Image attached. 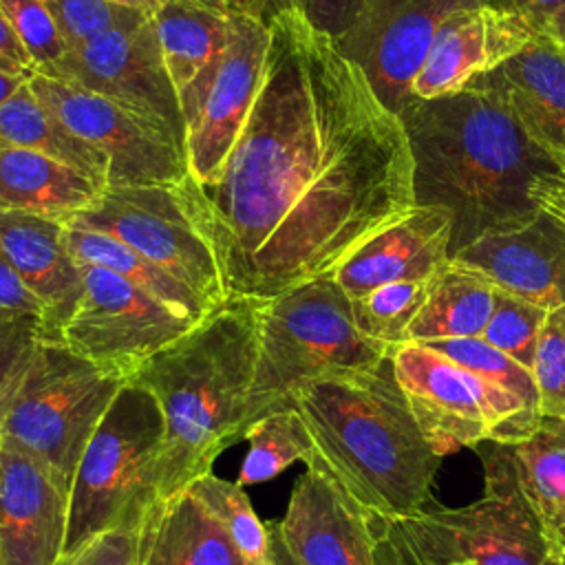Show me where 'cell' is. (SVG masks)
<instances>
[{"instance_id":"cell-1","label":"cell","mask_w":565,"mask_h":565,"mask_svg":"<svg viewBox=\"0 0 565 565\" xmlns=\"http://www.w3.org/2000/svg\"><path fill=\"white\" fill-rule=\"evenodd\" d=\"M263 84L214 181L179 183L227 300L333 276L415 207L404 124L364 71L296 11L271 15Z\"/></svg>"},{"instance_id":"cell-2","label":"cell","mask_w":565,"mask_h":565,"mask_svg":"<svg viewBox=\"0 0 565 565\" xmlns=\"http://www.w3.org/2000/svg\"><path fill=\"white\" fill-rule=\"evenodd\" d=\"M399 119L413 157L415 205L450 214V256L534 212L530 185L558 172L481 79L441 99H415Z\"/></svg>"},{"instance_id":"cell-3","label":"cell","mask_w":565,"mask_h":565,"mask_svg":"<svg viewBox=\"0 0 565 565\" xmlns=\"http://www.w3.org/2000/svg\"><path fill=\"white\" fill-rule=\"evenodd\" d=\"M294 406L313 441L309 461L320 463L364 512L393 523L433 499L430 483L444 457L422 433L391 355L373 369L302 386Z\"/></svg>"},{"instance_id":"cell-4","label":"cell","mask_w":565,"mask_h":565,"mask_svg":"<svg viewBox=\"0 0 565 565\" xmlns=\"http://www.w3.org/2000/svg\"><path fill=\"white\" fill-rule=\"evenodd\" d=\"M256 333L258 302L227 300L130 375L128 382L148 391L163 417L159 499L210 472L214 459L245 435Z\"/></svg>"},{"instance_id":"cell-5","label":"cell","mask_w":565,"mask_h":565,"mask_svg":"<svg viewBox=\"0 0 565 565\" xmlns=\"http://www.w3.org/2000/svg\"><path fill=\"white\" fill-rule=\"evenodd\" d=\"M391 351L358 329L351 298L333 276L309 280L258 302L247 428L271 411L294 406L302 386L373 369Z\"/></svg>"},{"instance_id":"cell-6","label":"cell","mask_w":565,"mask_h":565,"mask_svg":"<svg viewBox=\"0 0 565 565\" xmlns=\"http://www.w3.org/2000/svg\"><path fill=\"white\" fill-rule=\"evenodd\" d=\"M161 450L163 417L157 402L126 382L75 468L64 554L110 530L139 532L159 499Z\"/></svg>"},{"instance_id":"cell-7","label":"cell","mask_w":565,"mask_h":565,"mask_svg":"<svg viewBox=\"0 0 565 565\" xmlns=\"http://www.w3.org/2000/svg\"><path fill=\"white\" fill-rule=\"evenodd\" d=\"M126 382L40 338L0 406V444L35 457L71 490L90 435Z\"/></svg>"},{"instance_id":"cell-8","label":"cell","mask_w":565,"mask_h":565,"mask_svg":"<svg viewBox=\"0 0 565 565\" xmlns=\"http://www.w3.org/2000/svg\"><path fill=\"white\" fill-rule=\"evenodd\" d=\"M483 497L461 508L430 499L419 512L388 523L411 563L446 565H541L547 536L525 501L512 463L499 444L483 452Z\"/></svg>"},{"instance_id":"cell-9","label":"cell","mask_w":565,"mask_h":565,"mask_svg":"<svg viewBox=\"0 0 565 565\" xmlns=\"http://www.w3.org/2000/svg\"><path fill=\"white\" fill-rule=\"evenodd\" d=\"M397 384L439 457L479 444H514L539 419L503 388L428 344L404 342L391 351Z\"/></svg>"},{"instance_id":"cell-10","label":"cell","mask_w":565,"mask_h":565,"mask_svg":"<svg viewBox=\"0 0 565 565\" xmlns=\"http://www.w3.org/2000/svg\"><path fill=\"white\" fill-rule=\"evenodd\" d=\"M64 223L117 238L188 285L212 309L225 302L214 249L179 185H108Z\"/></svg>"},{"instance_id":"cell-11","label":"cell","mask_w":565,"mask_h":565,"mask_svg":"<svg viewBox=\"0 0 565 565\" xmlns=\"http://www.w3.org/2000/svg\"><path fill=\"white\" fill-rule=\"evenodd\" d=\"M230 35L221 57L181 95L185 121V168L196 185L214 181L236 143L258 97L269 26L247 11H232Z\"/></svg>"},{"instance_id":"cell-12","label":"cell","mask_w":565,"mask_h":565,"mask_svg":"<svg viewBox=\"0 0 565 565\" xmlns=\"http://www.w3.org/2000/svg\"><path fill=\"white\" fill-rule=\"evenodd\" d=\"M79 267L84 289L62 331V344L126 380L196 324L106 267Z\"/></svg>"},{"instance_id":"cell-13","label":"cell","mask_w":565,"mask_h":565,"mask_svg":"<svg viewBox=\"0 0 565 565\" xmlns=\"http://www.w3.org/2000/svg\"><path fill=\"white\" fill-rule=\"evenodd\" d=\"M40 75L68 82L163 128L185 154L179 93L163 62L152 15L143 22L68 46Z\"/></svg>"},{"instance_id":"cell-14","label":"cell","mask_w":565,"mask_h":565,"mask_svg":"<svg viewBox=\"0 0 565 565\" xmlns=\"http://www.w3.org/2000/svg\"><path fill=\"white\" fill-rule=\"evenodd\" d=\"M29 86L64 126L108 159V185H179L188 177L181 146L148 119L40 73Z\"/></svg>"},{"instance_id":"cell-15","label":"cell","mask_w":565,"mask_h":565,"mask_svg":"<svg viewBox=\"0 0 565 565\" xmlns=\"http://www.w3.org/2000/svg\"><path fill=\"white\" fill-rule=\"evenodd\" d=\"M488 0H362L353 26L335 42L377 97L397 115L413 104L411 84L441 26Z\"/></svg>"},{"instance_id":"cell-16","label":"cell","mask_w":565,"mask_h":565,"mask_svg":"<svg viewBox=\"0 0 565 565\" xmlns=\"http://www.w3.org/2000/svg\"><path fill=\"white\" fill-rule=\"evenodd\" d=\"M296 479L278 534L298 565H377L388 523L364 512L316 461Z\"/></svg>"},{"instance_id":"cell-17","label":"cell","mask_w":565,"mask_h":565,"mask_svg":"<svg viewBox=\"0 0 565 565\" xmlns=\"http://www.w3.org/2000/svg\"><path fill=\"white\" fill-rule=\"evenodd\" d=\"M450 258L536 307L552 311L565 305V225L539 207L483 232Z\"/></svg>"},{"instance_id":"cell-18","label":"cell","mask_w":565,"mask_h":565,"mask_svg":"<svg viewBox=\"0 0 565 565\" xmlns=\"http://www.w3.org/2000/svg\"><path fill=\"white\" fill-rule=\"evenodd\" d=\"M68 494L42 461L0 444V565H55L64 556Z\"/></svg>"},{"instance_id":"cell-19","label":"cell","mask_w":565,"mask_h":565,"mask_svg":"<svg viewBox=\"0 0 565 565\" xmlns=\"http://www.w3.org/2000/svg\"><path fill=\"white\" fill-rule=\"evenodd\" d=\"M534 38L521 15L490 2L461 11L435 35L411 95L419 102L455 95L519 55Z\"/></svg>"},{"instance_id":"cell-20","label":"cell","mask_w":565,"mask_h":565,"mask_svg":"<svg viewBox=\"0 0 565 565\" xmlns=\"http://www.w3.org/2000/svg\"><path fill=\"white\" fill-rule=\"evenodd\" d=\"M0 247L42 305V340L62 342L82 289V267L66 245V223L53 216L0 210Z\"/></svg>"},{"instance_id":"cell-21","label":"cell","mask_w":565,"mask_h":565,"mask_svg":"<svg viewBox=\"0 0 565 565\" xmlns=\"http://www.w3.org/2000/svg\"><path fill=\"white\" fill-rule=\"evenodd\" d=\"M450 234L444 207L415 205L349 256L333 280L353 300L386 282L430 278L450 260Z\"/></svg>"},{"instance_id":"cell-22","label":"cell","mask_w":565,"mask_h":565,"mask_svg":"<svg viewBox=\"0 0 565 565\" xmlns=\"http://www.w3.org/2000/svg\"><path fill=\"white\" fill-rule=\"evenodd\" d=\"M488 84L525 137L565 174V53L534 38L490 75Z\"/></svg>"},{"instance_id":"cell-23","label":"cell","mask_w":565,"mask_h":565,"mask_svg":"<svg viewBox=\"0 0 565 565\" xmlns=\"http://www.w3.org/2000/svg\"><path fill=\"white\" fill-rule=\"evenodd\" d=\"M137 565H256L205 503L183 488L157 499L139 527Z\"/></svg>"},{"instance_id":"cell-24","label":"cell","mask_w":565,"mask_h":565,"mask_svg":"<svg viewBox=\"0 0 565 565\" xmlns=\"http://www.w3.org/2000/svg\"><path fill=\"white\" fill-rule=\"evenodd\" d=\"M102 190L57 159L0 143V210L66 221L86 210Z\"/></svg>"},{"instance_id":"cell-25","label":"cell","mask_w":565,"mask_h":565,"mask_svg":"<svg viewBox=\"0 0 565 565\" xmlns=\"http://www.w3.org/2000/svg\"><path fill=\"white\" fill-rule=\"evenodd\" d=\"M497 302L494 282L457 260H448L430 280L428 296L408 327L406 342L481 338Z\"/></svg>"},{"instance_id":"cell-26","label":"cell","mask_w":565,"mask_h":565,"mask_svg":"<svg viewBox=\"0 0 565 565\" xmlns=\"http://www.w3.org/2000/svg\"><path fill=\"white\" fill-rule=\"evenodd\" d=\"M503 450L547 541L565 543V417L541 415L523 439Z\"/></svg>"},{"instance_id":"cell-27","label":"cell","mask_w":565,"mask_h":565,"mask_svg":"<svg viewBox=\"0 0 565 565\" xmlns=\"http://www.w3.org/2000/svg\"><path fill=\"white\" fill-rule=\"evenodd\" d=\"M170 79L181 95L223 53L230 18L194 0H166L152 13Z\"/></svg>"},{"instance_id":"cell-28","label":"cell","mask_w":565,"mask_h":565,"mask_svg":"<svg viewBox=\"0 0 565 565\" xmlns=\"http://www.w3.org/2000/svg\"><path fill=\"white\" fill-rule=\"evenodd\" d=\"M0 143L57 159L99 188L108 185V159L64 126L31 90L29 82L0 106Z\"/></svg>"},{"instance_id":"cell-29","label":"cell","mask_w":565,"mask_h":565,"mask_svg":"<svg viewBox=\"0 0 565 565\" xmlns=\"http://www.w3.org/2000/svg\"><path fill=\"white\" fill-rule=\"evenodd\" d=\"M66 245L79 265L106 267L196 322L214 311L188 285L108 234L66 225Z\"/></svg>"},{"instance_id":"cell-30","label":"cell","mask_w":565,"mask_h":565,"mask_svg":"<svg viewBox=\"0 0 565 565\" xmlns=\"http://www.w3.org/2000/svg\"><path fill=\"white\" fill-rule=\"evenodd\" d=\"M247 455L238 470L241 488L265 483L296 461L307 463L313 455L309 428L296 406L271 411L258 417L243 435Z\"/></svg>"},{"instance_id":"cell-31","label":"cell","mask_w":565,"mask_h":565,"mask_svg":"<svg viewBox=\"0 0 565 565\" xmlns=\"http://www.w3.org/2000/svg\"><path fill=\"white\" fill-rule=\"evenodd\" d=\"M188 488L218 519L245 558L256 565H271L269 525L256 514L249 497L236 481L216 477L210 470L194 479Z\"/></svg>"},{"instance_id":"cell-32","label":"cell","mask_w":565,"mask_h":565,"mask_svg":"<svg viewBox=\"0 0 565 565\" xmlns=\"http://www.w3.org/2000/svg\"><path fill=\"white\" fill-rule=\"evenodd\" d=\"M430 280L433 276L422 280H395L353 298L351 309L358 329L388 349L404 344L408 327L428 296Z\"/></svg>"},{"instance_id":"cell-33","label":"cell","mask_w":565,"mask_h":565,"mask_svg":"<svg viewBox=\"0 0 565 565\" xmlns=\"http://www.w3.org/2000/svg\"><path fill=\"white\" fill-rule=\"evenodd\" d=\"M428 347L448 355L450 360L477 373L486 382L514 395L534 419H541V399L532 371L512 360L510 355H505L503 351L488 344L483 338L437 340L428 342Z\"/></svg>"},{"instance_id":"cell-34","label":"cell","mask_w":565,"mask_h":565,"mask_svg":"<svg viewBox=\"0 0 565 565\" xmlns=\"http://www.w3.org/2000/svg\"><path fill=\"white\" fill-rule=\"evenodd\" d=\"M547 313L550 311L543 307L497 289L494 311L481 338L532 371L539 335Z\"/></svg>"},{"instance_id":"cell-35","label":"cell","mask_w":565,"mask_h":565,"mask_svg":"<svg viewBox=\"0 0 565 565\" xmlns=\"http://www.w3.org/2000/svg\"><path fill=\"white\" fill-rule=\"evenodd\" d=\"M64 42L68 46L84 44L108 31L135 26L150 18L143 11L115 4L110 0H44Z\"/></svg>"},{"instance_id":"cell-36","label":"cell","mask_w":565,"mask_h":565,"mask_svg":"<svg viewBox=\"0 0 565 565\" xmlns=\"http://www.w3.org/2000/svg\"><path fill=\"white\" fill-rule=\"evenodd\" d=\"M532 375L539 388L541 415L565 417V305L552 309L545 318Z\"/></svg>"},{"instance_id":"cell-37","label":"cell","mask_w":565,"mask_h":565,"mask_svg":"<svg viewBox=\"0 0 565 565\" xmlns=\"http://www.w3.org/2000/svg\"><path fill=\"white\" fill-rule=\"evenodd\" d=\"M0 9L31 55L35 73L53 66L66 51V42L44 0H0Z\"/></svg>"},{"instance_id":"cell-38","label":"cell","mask_w":565,"mask_h":565,"mask_svg":"<svg viewBox=\"0 0 565 565\" xmlns=\"http://www.w3.org/2000/svg\"><path fill=\"white\" fill-rule=\"evenodd\" d=\"M362 0H260L258 18L267 22L280 11H296L311 29L338 42L355 22Z\"/></svg>"},{"instance_id":"cell-39","label":"cell","mask_w":565,"mask_h":565,"mask_svg":"<svg viewBox=\"0 0 565 565\" xmlns=\"http://www.w3.org/2000/svg\"><path fill=\"white\" fill-rule=\"evenodd\" d=\"M40 338V318H20L0 324V406Z\"/></svg>"},{"instance_id":"cell-40","label":"cell","mask_w":565,"mask_h":565,"mask_svg":"<svg viewBox=\"0 0 565 565\" xmlns=\"http://www.w3.org/2000/svg\"><path fill=\"white\" fill-rule=\"evenodd\" d=\"M137 530H110L64 554L55 565H137Z\"/></svg>"},{"instance_id":"cell-41","label":"cell","mask_w":565,"mask_h":565,"mask_svg":"<svg viewBox=\"0 0 565 565\" xmlns=\"http://www.w3.org/2000/svg\"><path fill=\"white\" fill-rule=\"evenodd\" d=\"M521 15L534 35L565 53V0H488Z\"/></svg>"},{"instance_id":"cell-42","label":"cell","mask_w":565,"mask_h":565,"mask_svg":"<svg viewBox=\"0 0 565 565\" xmlns=\"http://www.w3.org/2000/svg\"><path fill=\"white\" fill-rule=\"evenodd\" d=\"M20 318H42V305L20 280L0 247V324Z\"/></svg>"},{"instance_id":"cell-43","label":"cell","mask_w":565,"mask_h":565,"mask_svg":"<svg viewBox=\"0 0 565 565\" xmlns=\"http://www.w3.org/2000/svg\"><path fill=\"white\" fill-rule=\"evenodd\" d=\"M530 201L561 225H565V174L547 172L534 179L530 185Z\"/></svg>"},{"instance_id":"cell-44","label":"cell","mask_w":565,"mask_h":565,"mask_svg":"<svg viewBox=\"0 0 565 565\" xmlns=\"http://www.w3.org/2000/svg\"><path fill=\"white\" fill-rule=\"evenodd\" d=\"M0 68L15 73V75H33L35 73L31 55L18 40L15 31L11 29L2 9H0Z\"/></svg>"},{"instance_id":"cell-45","label":"cell","mask_w":565,"mask_h":565,"mask_svg":"<svg viewBox=\"0 0 565 565\" xmlns=\"http://www.w3.org/2000/svg\"><path fill=\"white\" fill-rule=\"evenodd\" d=\"M375 563L377 565H406L395 539L391 536V530H386L375 547Z\"/></svg>"},{"instance_id":"cell-46","label":"cell","mask_w":565,"mask_h":565,"mask_svg":"<svg viewBox=\"0 0 565 565\" xmlns=\"http://www.w3.org/2000/svg\"><path fill=\"white\" fill-rule=\"evenodd\" d=\"M33 75H15L0 68V106L7 104Z\"/></svg>"},{"instance_id":"cell-47","label":"cell","mask_w":565,"mask_h":565,"mask_svg":"<svg viewBox=\"0 0 565 565\" xmlns=\"http://www.w3.org/2000/svg\"><path fill=\"white\" fill-rule=\"evenodd\" d=\"M269 525V539H271V565H298L296 558L289 554V550L285 547L276 521H267Z\"/></svg>"},{"instance_id":"cell-48","label":"cell","mask_w":565,"mask_h":565,"mask_svg":"<svg viewBox=\"0 0 565 565\" xmlns=\"http://www.w3.org/2000/svg\"><path fill=\"white\" fill-rule=\"evenodd\" d=\"M541 565H565V543L547 541V552Z\"/></svg>"},{"instance_id":"cell-49","label":"cell","mask_w":565,"mask_h":565,"mask_svg":"<svg viewBox=\"0 0 565 565\" xmlns=\"http://www.w3.org/2000/svg\"><path fill=\"white\" fill-rule=\"evenodd\" d=\"M110 2L128 7V9H137V11H143V13L152 15L166 0H110Z\"/></svg>"},{"instance_id":"cell-50","label":"cell","mask_w":565,"mask_h":565,"mask_svg":"<svg viewBox=\"0 0 565 565\" xmlns=\"http://www.w3.org/2000/svg\"><path fill=\"white\" fill-rule=\"evenodd\" d=\"M199 4H205L210 9L223 11V13H232V11H241V0H194Z\"/></svg>"},{"instance_id":"cell-51","label":"cell","mask_w":565,"mask_h":565,"mask_svg":"<svg viewBox=\"0 0 565 565\" xmlns=\"http://www.w3.org/2000/svg\"><path fill=\"white\" fill-rule=\"evenodd\" d=\"M241 11L254 13V15L258 18V13H260V0H241Z\"/></svg>"},{"instance_id":"cell-52","label":"cell","mask_w":565,"mask_h":565,"mask_svg":"<svg viewBox=\"0 0 565 565\" xmlns=\"http://www.w3.org/2000/svg\"><path fill=\"white\" fill-rule=\"evenodd\" d=\"M404 556V554H402ZM406 561V558H404ZM406 565H424V563H411V561H406ZM446 565H468V563H446Z\"/></svg>"}]
</instances>
